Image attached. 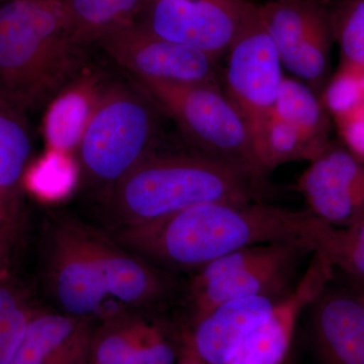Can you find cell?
Listing matches in <instances>:
<instances>
[{"label": "cell", "mask_w": 364, "mask_h": 364, "mask_svg": "<svg viewBox=\"0 0 364 364\" xmlns=\"http://www.w3.org/2000/svg\"><path fill=\"white\" fill-rule=\"evenodd\" d=\"M331 282L310 306L318 363L364 364L363 303L350 289H332Z\"/></svg>", "instance_id": "16"}, {"label": "cell", "mask_w": 364, "mask_h": 364, "mask_svg": "<svg viewBox=\"0 0 364 364\" xmlns=\"http://www.w3.org/2000/svg\"><path fill=\"white\" fill-rule=\"evenodd\" d=\"M80 176L75 154L47 148L37 161L28 165L23 183L40 200L58 202L71 195Z\"/></svg>", "instance_id": "22"}, {"label": "cell", "mask_w": 364, "mask_h": 364, "mask_svg": "<svg viewBox=\"0 0 364 364\" xmlns=\"http://www.w3.org/2000/svg\"><path fill=\"white\" fill-rule=\"evenodd\" d=\"M308 244L275 242L240 249L193 272L186 289L191 323L231 299L265 296L279 301L296 287Z\"/></svg>", "instance_id": "7"}, {"label": "cell", "mask_w": 364, "mask_h": 364, "mask_svg": "<svg viewBox=\"0 0 364 364\" xmlns=\"http://www.w3.org/2000/svg\"><path fill=\"white\" fill-rule=\"evenodd\" d=\"M25 109L0 90V189L16 198L32 156Z\"/></svg>", "instance_id": "21"}, {"label": "cell", "mask_w": 364, "mask_h": 364, "mask_svg": "<svg viewBox=\"0 0 364 364\" xmlns=\"http://www.w3.org/2000/svg\"><path fill=\"white\" fill-rule=\"evenodd\" d=\"M43 272L59 312L97 325L149 313L179 291L176 274L153 267L109 234L72 218L54 219L48 227Z\"/></svg>", "instance_id": "1"}, {"label": "cell", "mask_w": 364, "mask_h": 364, "mask_svg": "<svg viewBox=\"0 0 364 364\" xmlns=\"http://www.w3.org/2000/svg\"><path fill=\"white\" fill-rule=\"evenodd\" d=\"M161 109L132 80L105 88L76 151L81 174L104 196L144 158L154 152Z\"/></svg>", "instance_id": "5"}, {"label": "cell", "mask_w": 364, "mask_h": 364, "mask_svg": "<svg viewBox=\"0 0 364 364\" xmlns=\"http://www.w3.org/2000/svg\"><path fill=\"white\" fill-rule=\"evenodd\" d=\"M33 312L13 287L0 282V364H9Z\"/></svg>", "instance_id": "25"}, {"label": "cell", "mask_w": 364, "mask_h": 364, "mask_svg": "<svg viewBox=\"0 0 364 364\" xmlns=\"http://www.w3.org/2000/svg\"><path fill=\"white\" fill-rule=\"evenodd\" d=\"M335 42L339 46L342 71L364 75V0L329 2Z\"/></svg>", "instance_id": "23"}, {"label": "cell", "mask_w": 364, "mask_h": 364, "mask_svg": "<svg viewBox=\"0 0 364 364\" xmlns=\"http://www.w3.org/2000/svg\"><path fill=\"white\" fill-rule=\"evenodd\" d=\"M131 79L147 92L163 114L176 122L196 152L267 181L247 127L222 87L136 76Z\"/></svg>", "instance_id": "6"}, {"label": "cell", "mask_w": 364, "mask_h": 364, "mask_svg": "<svg viewBox=\"0 0 364 364\" xmlns=\"http://www.w3.org/2000/svg\"><path fill=\"white\" fill-rule=\"evenodd\" d=\"M334 274L327 254L316 251L296 287L277 301L267 320L244 340L228 364H282L299 316L322 294Z\"/></svg>", "instance_id": "14"}, {"label": "cell", "mask_w": 364, "mask_h": 364, "mask_svg": "<svg viewBox=\"0 0 364 364\" xmlns=\"http://www.w3.org/2000/svg\"><path fill=\"white\" fill-rule=\"evenodd\" d=\"M349 284H350V287L349 289L353 291L356 296H358V299L363 301L364 305V284H361V282H354V280L348 279Z\"/></svg>", "instance_id": "28"}, {"label": "cell", "mask_w": 364, "mask_h": 364, "mask_svg": "<svg viewBox=\"0 0 364 364\" xmlns=\"http://www.w3.org/2000/svg\"><path fill=\"white\" fill-rule=\"evenodd\" d=\"M76 40L88 48L142 16L148 0H62Z\"/></svg>", "instance_id": "20"}, {"label": "cell", "mask_w": 364, "mask_h": 364, "mask_svg": "<svg viewBox=\"0 0 364 364\" xmlns=\"http://www.w3.org/2000/svg\"><path fill=\"white\" fill-rule=\"evenodd\" d=\"M97 45L130 76L222 87L217 60L196 48L158 37L139 23L107 33Z\"/></svg>", "instance_id": "11"}, {"label": "cell", "mask_w": 364, "mask_h": 364, "mask_svg": "<svg viewBox=\"0 0 364 364\" xmlns=\"http://www.w3.org/2000/svg\"><path fill=\"white\" fill-rule=\"evenodd\" d=\"M331 229L309 210H287L263 202L212 203L148 224L111 229L107 234L153 267L177 275L195 272L258 244L298 242L322 250Z\"/></svg>", "instance_id": "2"}, {"label": "cell", "mask_w": 364, "mask_h": 364, "mask_svg": "<svg viewBox=\"0 0 364 364\" xmlns=\"http://www.w3.org/2000/svg\"><path fill=\"white\" fill-rule=\"evenodd\" d=\"M331 122L324 100L296 78L284 77L258 151L261 169L289 162H312L331 144Z\"/></svg>", "instance_id": "10"}, {"label": "cell", "mask_w": 364, "mask_h": 364, "mask_svg": "<svg viewBox=\"0 0 364 364\" xmlns=\"http://www.w3.org/2000/svg\"><path fill=\"white\" fill-rule=\"evenodd\" d=\"M87 64L62 0L0 4V90L21 109L49 104Z\"/></svg>", "instance_id": "4"}, {"label": "cell", "mask_w": 364, "mask_h": 364, "mask_svg": "<svg viewBox=\"0 0 364 364\" xmlns=\"http://www.w3.org/2000/svg\"><path fill=\"white\" fill-rule=\"evenodd\" d=\"M7 255V239L0 235V272L6 265Z\"/></svg>", "instance_id": "27"}, {"label": "cell", "mask_w": 364, "mask_h": 364, "mask_svg": "<svg viewBox=\"0 0 364 364\" xmlns=\"http://www.w3.org/2000/svg\"><path fill=\"white\" fill-rule=\"evenodd\" d=\"M112 78L87 64L50 100L43 119L48 149L76 154L91 117Z\"/></svg>", "instance_id": "19"}, {"label": "cell", "mask_w": 364, "mask_h": 364, "mask_svg": "<svg viewBox=\"0 0 364 364\" xmlns=\"http://www.w3.org/2000/svg\"><path fill=\"white\" fill-rule=\"evenodd\" d=\"M259 11L282 66L323 100L335 43L329 2L269 0Z\"/></svg>", "instance_id": "9"}, {"label": "cell", "mask_w": 364, "mask_h": 364, "mask_svg": "<svg viewBox=\"0 0 364 364\" xmlns=\"http://www.w3.org/2000/svg\"><path fill=\"white\" fill-rule=\"evenodd\" d=\"M178 364H203L198 363V360H196L195 358L189 356L188 354L184 353V352L181 351V356H179V363Z\"/></svg>", "instance_id": "29"}, {"label": "cell", "mask_w": 364, "mask_h": 364, "mask_svg": "<svg viewBox=\"0 0 364 364\" xmlns=\"http://www.w3.org/2000/svg\"><path fill=\"white\" fill-rule=\"evenodd\" d=\"M322 252L347 279L364 284V215L346 227H332Z\"/></svg>", "instance_id": "24"}, {"label": "cell", "mask_w": 364, "mask_h": 364, "mask_svg": "<svg viewBox=\"0 0 364 364\" xmlns=\"http://www.w3.org/2000/svg\"><path fill=\"white\" fill-rule=\"evenodd\" d=\"M97 327L61 312L33 313L9 364H90Z\"/></svg>", "instance_id": "18"}, {"label": "cell", "mask_w": 364, "mask_h": 364, "mask_svg": "<svg viewBox=\"0 0 364 364\" xmlns=\"http://www.w3.org/2000/svg\"><path fill=\"white\" fill-rule=\"evenodd\" d=\"M226 55L223 91L247 127L257 156L284 78L282 60L263 23L259 4L246 0Z\"/></svg>", "instance_id": "8"}, {"label": "cell", "mask_w": 364, "mask_h": 364, "mask_svg": "<svg viewBox=\"0 0 364 364\" xmlns=\"http://www.w3.org/2000/svg\"><path fill=\"white\" fill-rule=\"evenodd\" d=\"M296 188L308 210L331 226H348L364 215V162L333 141L310 162Z\"/></svg>", "instance_id": "13"}, {"label": "cell", "mask_w": 364, "mask_h": 364, "mask_svg": "<svg viewBox=\"0 0 364 364\" xmlns=\"http://www.w3.org/2000/svg\"><path fill=\"white\" fill-rule=\"evenodd\" d=\"M277 301L265 296L231 299L191 323L181 351L203 364H228Z\"/></svg>", "instance_id": "15"}, {"label": "cell", "mask_w": 364, "mask_h": 364, "mask_svg": "<svg viewBox=\"0 0 364 364\" xmlns=\"http://www.w3.org/2000/svg\"><path fill=\"white\" fill-rule=\"evenodd\" d=\"M177 358L162 325L140 313L97 325L90 364H176Z\"/></svg>", "instance_id": "17"}, {"label": "cell", "mask_w": 364, "mask_h": 364, "mask_svg": "<svg viewBox=\"0 0 364 364\" xmlns=\"http://www.w3.org/2000/svg\"><path fill=\"white\" fill-rule=\"evenodd\" d=\"M265 181L200 153L152 152L104 196L111 229L139 226L205 203L262 202Z\"/></svg>", "instance_id": "3"}, {"label": "cell", "mask_w": 364, "mask_h": 364, "mask_svg": "<svg viewBox=\"0 0 364 364\" xmlns=\"http://www.w3.org/2000/svg\"><path fill=\"white\" fill-rule=\"evenodd\" d=\"M18 223V207L14 196L0 189V235L9 240Z\"/></svg>", "instance_id": "26"}, {"label": "cell", "mask_w": 364, "mask_h": 364, "mask_svg": "<svg viewBox=\"0 0 364 364\" xmlns=\"http://www.w3.org/2000/svg\"><path fill=\"white\" fill-rule=\"evenodd\" d=\"M246 0H148L136 23L163 39L196 48L213 58L227 54Z\"/></svg>", "instance_id": "12"}]
</instances>
